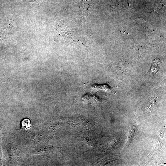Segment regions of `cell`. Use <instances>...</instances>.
Returning a JSON list of instances; mask_svg holds the SVG:
<instances>
[{
  "instance_id": "3957f363",
  "label": "cell",
  "mask_w": 166,
  "mask_h": 166,
  "mask_svg": "<svg viewBox=\"0 0 166 166\" xmlns=\"http://www.w3.org/2000/svg\"><path fill=\"white\" fill-rule=\"evenodd\" d=\"M24 2L26 3L29 2H34L38 3V4H41L42 3L44 0H22Z\"/></svg>"
},
{
  "instance_id": "6da1fadb",
  "label": "cell",
  "mask_w": 166,
  "mask_h": 166,
  "mask_svg": "<svg viewBox=\"0 0 166 166\" xmlns=\"http://www.w3.org/2000/svg\"><path fill=\"white\" fill-rule=\"evenodd\" d=\"M5 35L11 33L14 30V24L13 21L11 19L10 21L9 24L6 27L2 28Z\"/></svg>"
},
{
  "instance_id": "7a4b0ae2",
  "label": "cell",
  "mask_w": 166,
  "mask_h": 166,
  "mask_svg": "<svg viewBox=\"0 0 166 166\" xmlns=\"http://www.w3.org/2000/svg\"><path fill=\"white\" fill-rule=\"evenodd\" d=\"M31 125L30 120L27 118H26L22 121L21 127L22 130H26L30 128Z\"/></svg>"
}]
</instances>
